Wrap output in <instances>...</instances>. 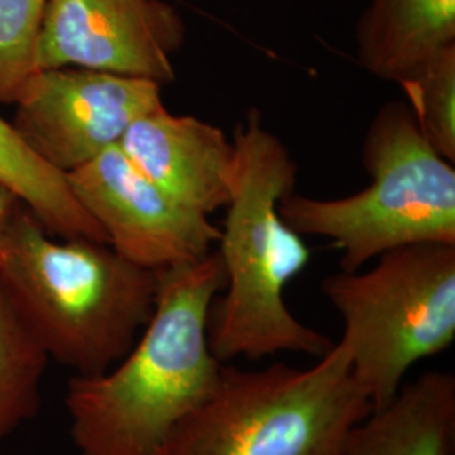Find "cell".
Instances as JSON below:
<instances>
[{
    "label": "cell",
    "instance_id": "1",
    "mask_svg": "<svg viewBox=\"0 0 455 455\" xmlns=\"http://www.w3.org/2000/svg\"><path fill=\"white\" fill-rule=\"evenodd\" d=\"M157 272L156 307L129 353L103 373L68 381L78 455H159L220 379L223 363L208 339L212 300L227 283L218 250Z\"/></svg>",
    "mask_w": 455,
    "mask_h": 455
},
{
    "label": "cell",
    "instance_id": "2",
    "mask_svg": "<svg viewBox=\"0 0 455 455\" xmlns=\"http://www.w3.org/2000/svg\"><path fill=\"white\" fill-rule=\"evenodd\" d=\"M233 169L227 218L218 242L225 289L212 300L208 339L220 363L280 353L323 358L334 341L300 323L285 289L309 265L310 248L280 212L293 191L297 164L291 150L251 108L233 133Z\"/></svg>",
    "mask_w": 455,
    "mask_h": 455
},
{
    "label": "cell",
    "instance_id": "3",
    "mask_svg": "<svg viewBox=\"0 0 455 455\" xmlns=\"http://www.w3.org/2000/svg\"><path fill=\"white\" fill-rule=\"evenodd\" d=\"M159 272L108 243L51 235L26 208L0 242V291L49 361L75 374L107 371L146 327Z\"/></svg>",
    "mask_w": 455,
    "mask_h": 455
},
{
    "label": "cell",
    "instance_id": "4",
    "mask_svg": "<svg viewBox=\"0 0 455 455\" xmlns=\"http://www.w3.org/2000/svg\"><path fill=\"white\" fill-rule=\"evenodd\" d=\"M371 184L355 195L319 199L291 191L278 204L300 236H323L342 250L341 270L407 244H455V167L425 137L407 100L387 101L363 139Z\"/></svg>",
    "mask_w": 455,
    "mask_h": 455
},
{
    "label": "cell",
    "instance_id": "5",
    "mask_svg": "<svg viewBox=\"0 0 455 455\" xmlns=\"http://www.w3.org/2000/svg\"><path fill=\"white\" fill-rule=\"evenodd\" d=\"M371 410L341 342L310 368L229 363L159 455H342L346 435Z\"/></svg>",
    "mask_w": 455,
    "mask_h": 455
},
{
    "label": "cell",
    "instance_id": "6",
    "mask_svg": "<svg viewBox=\"0 0 455 455\" xmlns=\"http://www.w3.org/2000/svg\"><path fill=\"white\" fill-rule=\"evenodd\" d=\"M323 293L342 317L359 388L383 407L417 363L454 344L455 244L395 248L364 272L325 276Z\"/></svg>",
    "mask_w": 455,
    "mask_h": 455
},
{
    "label": "cell",
    "instance_id": "7",
    "mask_svg": "<svg viewBox=\"0 0 455 455\" xmlns=\"http://www.w3.org/2000/svg\"><path fill=\"white\" fill-rule=\"evenodd\" d=\"M163 84L83 68L36 69L11 120L34 154L61 174L118 146L132 124L163 105Z\"/></svg>",
    "mask_w": 455,
    "mask_h": 455
},
{
    "label": "cell",
    "instance_id": "8",
    "mask_svg": "<svg viewBox=\"0 0 455 455\" xmlns=\"http://www.w3.org/2000/svg\"><path fill=\"white\" fill-rule=\"evenodd\" d=\"M73 195L107 243L127 260L163 270L197 260L220 242L221 228L169 195L118 146L66 174Z\"/></svg>",
    "mask_w": 455,
    "mask_h": 455
},
{
    "label": "cell",
    "instance_id": "9",
    "mask_svg": "<svg viewBox=\"0 0 455 455\" xmlns=\"http://www.w3.org/2000/svg\"><path fill=\"white\" fill-rule=\"evenodd\" d=\"M186 24L167 0H49L36 69L83 68L172 82Z\"/></svg>",
    "mask_w": 455,
    "mask_h": 455
},
{
    "label": "cell",
    "instance_id": "10",
    "mask_svg": "<svg viewBox=\"0 0 455 455\" xmlns=\"http://www.w3.org/2000/svg\"><path fill=\"white\" fill-rule=\"evenodd\" d=\"M118 147L186 206L206 216L227 208L235 146L223 129L163 103L140 115Z\"/></svg>",
    "mask_w": 455,
    "mask_h": 455
},
{
    "label": "cell",
    "instance_id": "11",
    "mask_svg": "<svg viewBox=\"0 0 455 455\" xmlns=\"http://www.w3.org/2000/svg\"><path fill=\"white\" fill-rule=\"evenodd\" d=\"M455 376L428 371L402 385L344 440L342 455H454Z\"/></svg>",
    "mask_w": 455,
    "mask_h": 455
},
{
    "label": "cell",
    "instance_id": "12",
    "mask_svg": "<svg viewBox=\"0 0 455 455\" xmlns=\"http://www.w3.org/2000/svg\"><path fill=\"white\" fill-rule=\"evenodd\" d=\"M358 65L385 82H403L455 44V0H368L356 28Z\"/></svg>",
    "mask_w": 455,
    "mask_h": 455
},
{
    "label": "cell",
    "instance_id": "13",
    "mask_svg": "<svg viewBox=\"0 0 455 455\" xmlns=\"http://www.w3.org/2000/svg\"><path fill=\"white\" fill-rule=\"evenodd\" d=\"M0 186L33 212L51 235L107 243L97 221L73 195L65 174L41 161L0 115Z\"/></svg>",
    "mask_w": 455,
    "mask_h": 455
},
{
    "label": "cell",
    "instance_id": "14",
    "mask_svg": "<svg viewBox=\"0 0 455 455\" xmlns=\"http://www.w3.org/2000/svg\"><path fill=\"white\" fill-rule=\"evenodd\" d=\"M48 355L0 291V449L41 403Z\"/></svg>",
    "mask_w": 455,
    "mask_h": 455
},
{
    "label": "cell",
    "instance_id": "15",
    "mask_svg": "<svg viewBox=\"0 0 455 455\" xmlns=\"http://www.w3.org/2000/svg\"><path fill=\"white\" fill-rule=\"evenodd\" d=\"M398 84L428 142L443 159L454 164L455 44L432 54Z\"/></svg>",
    "mask_w": 455,
    "mask_h": 455
},
{
    "label": "cell",
    "instance_id": "16",
    "mask_svg": "<svg viewBox=\"0 0 455 455\" xmlns=\"http://www.w3.org/2000/svg\"><path fill=\"white\" fill-rule=\"evenodd\" d=\"M49 0H0V103L12 105L36 71V48Z\"/></svg>",
    "mask_w": 455,
    "mask_h": 455
},
{
    "label": "cell",
    "instance_id": "17",
    "mask_svg": "<svg viewBox=\"0 0 455 455\" xmlns=\"http://www.w3.org/2000/svg\"><path fill=\"white\" fill-rule=\"evenodd\" d=\"M20 208L24 206L20 204L16 196L12 195L9 189H5L4 186H0V242Z\"/></svg>",
    "mask_w": 455,
    "mask_h": 455
}]
</instances>
